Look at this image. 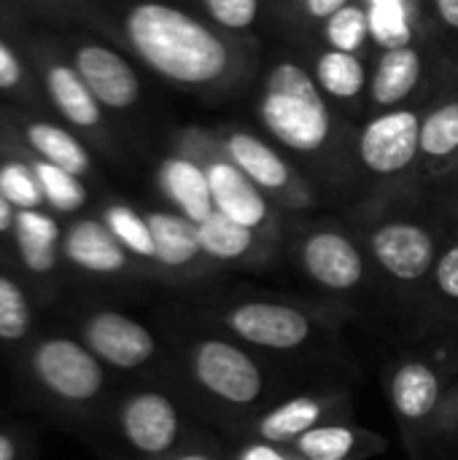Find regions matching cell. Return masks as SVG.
Wrapping results in <instances>:
<instances>
[{
	"label": "cell",
	"mask_w": 458,
	"mask_h": 460,
	"mask_svg": "<svg viewBox=\"0 0 458 460\" xmlns=\"http://www.w3.org/2000/svg\"><path fill=\"white\" fill-rule=\"evenodd\" d=\"M24 137H27V146L46 162L73 172V175H86L92 162H89V154L86 148L78 143V137H73L67 129L51 124V121H30L24 127Z\"/></svg>",
	"instance_id": "7402d4cb"
},
{
	"label": "cell",
	"mask_w": 458,
	"mask_h": 460,
	"mask_svg": "<svg viewBox=\"0 0 458 460\" xmlns=\"http://www.w3.org/2000/svg\"><path fill=\"white\" fill-rule=\"evenodd\" d=\"M73 67L86 81V86L100 100V105L130 108L138 100L140 86H138L135 70L127 65V59H121L111 49L97 46V43H86L76 51Z\"/></svg>",
	"instance_id": "9a60e30c"
},
{
	"label": "cell",
	"mask_w": 458,
	"mask_h": 460,
	"mask_svg": "<svg viewBox=\"0 0 458 460\" xmlns=\"http://www.w3.org/2000/svg\"><path fill=\"white\" fill-rule=\"evenodd\" d=\"M11 372L19 399L78 439L89 434L119 385L70 329H38Z\"/></svg>",
	"instance_id": "7a4b0ae2"
},
{
	"label": "cell",
	"mask_w": 458,
	"mask_h": 460,
	"mask_svg": "<svg viewBox=\"0 0 458 460\" xmlns=\"http://www.w3.org/2000/svg\"><path fill=\"white\" fill-rule=\"evenodd\" d=\"M294 447L308 460H373L389 450V439L346 418L308 431Z\"/></svg>",
	"instance_id": "2e32d148"
},
{
	"label": "cell",
	"mask_w": 458,
	"mask_h": 460,
	"mask_svg": "<svg viewBox=\"0 0 458 460\" xmlns=\"http://www.w3.org/2000/svg\"><path fill=\"white\" fill-rule=\"evenodd\" d=\"M213 19L224 27H248L256 16V0H205Z\"/></svg>",
	"instance_id": "74e56055"
},
{
	"label": "cell",
	"mask_w": 458,
	"mask_h": 460,
	"mask_svg": "<svg viewBox=\"0 0 458 460\" xmlns=\"http://www.w3.org/2000/svg\"><path fill=\"white\" fill-rule=\"evenodd\" d=\"M197 232H200V245H202V253L208 259H216V261H238V259H246L256 243V234L251 226H243L238 221H232L229 216L213 210L205 221L197 224Z\"/></svg>",
	"instance_id": "603a6c76"
},
{
	"label": "cell",
	"mask_w": 458,
	"mask_h": 460,
	"mask_svg": "<svg viewBox=\"0 0 458 460\" xmlns=\"http://www.w3.org/2000/svg\"><path fill=\"white\" fill-rule=\"evenodd\" d=\"M208 181H211V194H213V205L219 213L251 229L265 224L267 202L238 164H224V162L213 164L208 170Z\"/></svg>",
	"instance_id": "ac0fdd59"
},
{
	"label": "cell",
	"mask_w": 458,
	"mask_h": 460,
	"mask_svg": "<svg viewBox=\"0 0 458 460\" xmlns=\"http://www.w3.org/2000/svg\"><path fill=\"white\" fill-rule=\"evenodd\" d=\"M46 92L54 108L76 127H97L100 124V100L92 94L86 81L78 75L73 65L54 62L46 70Z\"/></svg>",
	"instance_id": "ffe728a7"
},
{
	"label": "cell",
	"mask_w": 458,
	"mask_h": 460,
	"mask_svg": "<svg viewBox=\"0 0 458 460\" xmlns=\"http://www.w3.org/2000/svg\"><path fill=\"white\" fill-rule=\"evenodd\" d=\"M458 148V102L443 105L421 124V151L445 156Z\"/></svg>",
	"instance_id": "d6a6232c"
},
{
	"label": "cell",
	"mask_w": 458,
	"mask_h": 460,
	"mask_svg": "<svg viewBox=\"0 0 458 460\" xmlns=\"http://www.w3.org/2000/svg\"><path fill=\"white\" fill-rule=\"evenodd\" d=\"M367 32H370V19L356 5H343L340 11H335L329 16V24H327L329 43L335 49L351 51V54L362 46V40L367 38Z\"/></svg>",
	"instance_id": "836d02e7"
},
{
	"label": "cell",
	"mask_w": 458,
	"mask_h": 460,
	"mask_svg": "<svg viewBox=\"0 0 458 460\" xmlns=\"http://www.w3.org/2000/svg\"><path fill=\"white\" fill-rule=\"evenodd\" d=\"M354 377L356 375L348 367L319 372L281 394L262 412H256L235 437L227 439L248 437L294 445L300 437L324 423L354 418Z\"/></svg>",
	"instance_id": "ba28073f"
},
{
	"label": "cell",
	"mask_w": 458,
	"mask_h": 460,
	"mask_svg": "<svg viewBox=\"0 0 458 460\" xmlns=\"http://www.w3.org/2000/svg\"><path fill=\"white\" fill-rule=\"evenodd\" d=\"M62 229L46 210H16L13 218V259L32 286H46L54 280L62 259Z\"/></svg>",
	"instance_id": "7c38bea8"
},
{
	"label": "cell",
	"mask_w": 458,
	"mask_h": 460,
	"mask_svg": "<svg viewBox=\"0 0 458 460\" xmlns=\"http://www.w3.org/2000/svg\"><path fill=\"white\" fill-rule=\"evenodd\" d=\"M208 426L175 377L119 380L84 437L103 460H157Z\"/></svg>",
	"instance_id": "3957f363"
},
{
	"label": "cell",
	"mask_w": 458,
	"mask_h": 460,
	"mask_svg": "<svg viewBox=\"0 0 458 460\" xmlns=\"http://www.w3.org/2000/svg\"><path fill=\"white\" fill-rule=\"evenodd\" d=\"M0 460H40L32 426L5 412H0Z\"/></svg>",
	"instance_id": "e575fe53"
},
{
	"label": "cell",
	"mask_w": 458,
	"mask_h": 460,
	"mask_svg": "<svg viewBox=\"0 0 458 460\" xmlns=\"http://www.w3.org/2000/svg\"><path fill=\"white\" fill-rule=\"evenodd\" d=\"M162 186L170 199L184 210V216L194 224L205 221L216 210L208 172H202L186 159H170L162 164Z\"/></svg>",
	"instance_id": "44dd1931"
},
{
	"label": "cell",
	"mask_w": 458,
	"mask_h": 460,
	"mask_svg": "<svg viewBox=\"0 0 458 460\" xmlns=\"http://www.w3.org/2000/svg\"><path fill=\"white\" fill-rule=\"evenodd\" d=\"M105 226L113 232V237L127 248L132 259L154 261L157 264V248H154V234L148 226V218L138 216L127 205H111L103 216Z\"/></svg>",
	"instance_id": "83f0119b"
},
{
	"label": "cell",
	"mask_w": 458,
	"mask_h": 460,
	"mask_svg": "<svg viewBox=\"0 0 458 460\" xmlns=\"http://www.w3.org/2000/svg\"><path fill=\"white\" fill-rule=\"evenodd\" d=\"M418 75H421V59L413 49L408 46L389 49V54L381 59V67L375 73L373 94L383 105L400 102L402 97L413 92V86L418 84Z\"/></svg>",
	"instance_id": "d4e9b609"
},
{
	"label": "cell",
	"mask_w": 458,
	"mask_h": 460,
	"mask_svg": "<svg viewBox=\"0 0 458 460\" xmlns=\"http://www.w3.org/2000/svg\"><path fill=\"white\" fill-rule=\"evenodd\" d=\"M148 226L157 248V267L162 270H186L200 259H208L200 245L197 224L186 216L173 213H148Z\"/></svg>",
	"instance_id": "d6986e66"
},
{
	"label": "cell",
	"mask_w": 458,
	"mask_h": 460,
	"mask_svg": "<svg viewBox=\"0 0 458 460\" xmlns=\"http://www.w3.org/2000/svg\"><path fill=\"white\" fill-rule=\"evenodd\" d=\"M229 154H232L235 164L251 181H256L262 189H281V186H286L289 167L262 140H256L251 135H232L229 137Z\"/></svg>",
	"instance_id": "cb8c5ba5"
},
{
	"label": "cell",
	"mask_w": 458,
	"mask_h": 460,
	"mask_svg": "<svg viewBox=\"0 0 458 460\" xmlns=\"http://www.w3.org/2000/svg\"><path fill=\"white\" fill-rule=\"evenodd\" d=\"M432 313L429 318L458 323V243L437 253L435 270L429 275Z\"/></svg>",
	"instance_id": "f1b7e54d"
},
{
	"label": "cell",
	"mask_w": 458,
	"mask_h": 460,
	"mask_svg": "<svg viewBox=\"0 0 458 460\" xmlns=\"http://www.w3.org/2000/svg\"><path fill=\"white\" fill-rule=\"evenodd\" d=\"M456 385L458 323L429 318L408 340L389 345L381 361V388L408 456L416 453Z\"/></svg>",
	"instance_id": "5b68a950"
},
{
	"label": "cell",
	"mask_w": 458,
	"mask_h": 460,
	"mask_svg": "<svg viewBox=\"0 0 458 460\" xmlns=\"http://www.w3.org/2000/svg\"><path fill=\"white\" fill-rule=\"evenodd\" d=\"M67 329L119 377H175L173 353L157 323H146L119 307L89 305L76 310Z\"/></svg>",
	"instance_id": "52a82bcc"
},
{
	"label": "cell",
	"mask_w": 458,
	"mask_h": 460,
	"mask_svg": "<svg viewBox=\"0 0 458 460\" xmlns=\"http://www.w3.org/2000/svg\"><path fill=\"white\" fill-rule=\"evenodd\" d=\"M0 191L16 210H35V208L46 205L35 167L16 162V159L0 164Z\"/></svg>",
	"instance_id": "1f68e13d"
},
{
	"label": "cell",
	"mask_w": 458,
	"mask_h": 460,
	"mask_svg": "<svg viewBox=\"0 0 458 460\" xmlns=\"http://www.w3.org/2000/svg\"><path fill=\"white\" fill-rule=\"evenodd\" d=\"M370 251L381 272L408 288L429 283V275L437 261L435 237L424 226L405 221H391L375 229L370 237Z\"/></svg>",
	"instance_id": "8fae6325"
},
{
	"label": "cell",
	"mask_w": 458,
	"mask_h": 460,
	"mask_svg": "<svg viewBox=\"0 0 458 460\" xmlns=\"http://www.w3.org/2000/svg\"><path fill=\"white\" fill-rule=\"evenodd\" d=\"M227 460H308L294 445L267 439H229Z\"/></svg>",
	"instance_id": "8d00e7d4"
},
{
	"label": "cell",
	"mask_w": 458,
	"mask_h": 460,
	"mask_svg": "<svg viewBox=\"0 0 458 460\" xmlns=\"http://www.w3.org/2000/svg\"><path fill=\"white\" fill-rule=\"evenodd\" d=\"M370 35L386 49H402L410 40L408 11L402 0H370Z\"/></svg>",
	"instance_id": "4dcf8cb0"
},
{
	"label": "cell",
	"mask_w": 458,
	"mask_h": 460,
	"mask_svg": "<svg viewBox=\"0 0 458 460\" xmlns=\"http://www.w3.org/2000/svg\"><path fill=\"white\" fill-rule=\"evenodd\" d=\"M35 175L40 181V191H43V202L54 210V213H78L86 205V189L81 183L78 175L46 162V159H35L32 162Z\"/></svg>",
	"instance_id": "484cf974"
},
{
	"label": "cell",
	"mask_w": 458,
	"mask_h": 460,
	"mask_svg": "<svg viewBox=\"0 0 458 460\" xmlns=\"http://www.w3.org/2000/svg\"><path fill=\"white\" fill-rule=\"evenodd\" d=\"M127 35L154 70L181 84L213 81L227 67L224 43L192 16L162 3L135 5L127 13Z\"/></svg>",
	"instance_id": "8992f818"
},
{
	"label": "cell",
	"mask_w": 458,
	"mask_h": 460,
	"mask_svg": "<svg viewBox=\"0 0 458 460\" xmlns=\"http://www.w3.org/2000/svg\"><path fill=\"white\" fill-rule=\"evenodd\" d=\"M24 78V67H22V59L16 57V51L0 38V89L8 92V89H16Z\"/></svg>",
	"instance_id": "f35d334b"
},
{
	"label": "cell",
	"mask_w": 458,
	"mask_h": 460,
	"mask_svg": "<svg viewBox=\"0 0 458 460\" xmlns=\"http://www.w3.org/2000/svg\"><path fill=\"white\" fill-rule=\"evenodd\" d=\"M305 275L332 296H354L367 283V259L359 245L340 232H313L300 245Z\"/></svg>",
	"instance_id": "30bf717a"
},
{
	"label": "cell",
	"mask_w": 458,
	"mask_h": 460,
	"mask_svg": "<svg viewBox=\"0 0 458 460\" xmlns=\"http://www.w3.org/2000/svg\"><path fill=\"white\" fill-rule=\"evenodd\" d=\"M319 81L335 97H356L364 89V67L351 51H327L319 59Z\"/></svg>",
	"instance_id": "f546056e"
},
{
	"label": "cell",
	"mask_w": 458,
	"mask_h": 460,
	"mask_svg": "<svg viewBox=\"0 0 458 460\" xmlns=\"http://www.w3.org/2000/svg\"><path fill=\"white\" fill-rule=\"evenodd\" d=\"M437 8H440L443 19L458 30V0H437Z\"/></svg>",
	"instance_id": "b9f144b4"
},
{
	"label": "cell",
	"mask_w": 458,
	"mask_h": 460,
	"mask_svg": "<svg viewBox=\"0 0 458 460\" xmlns=\"http://www.w3.org/2000/svg\"><path fill=\"white\" fill-rule=\"evenodd\" d=\"M154 323L173 353L175 380L202 420L224 437H235L256 412L297 383L327 372L265 356L202 313H170L154 318Z\"/></svg>",
	"instance_id": "6da1fadb"
},
{
	"label": "cell",
	"mask_w": 458,
	"mask_h": 460,
	"mask_svg": "<svg viewBox=\"0 0 458 460\" xmlns=\"http://www.w3.org/2000/svg\"><path fill=\"white\" fill-rule=\"evenodd\" d=\"M410 460H458V385L435 415Z\"/></svg>",
	"instance_id": "4316f807"
},
{
	"label": "cell",
	"mask_w": 458,
	"mask_h": 460,
	"mask_svg": "<svg viewBox=\"0 0 458 460\" xmlns=\"http://www.w3.org/2000/svg\"><path fill=\"white\" fill-rule=\"evenodd\" d=\"M421 148V121L410 111L386 113L362 132V159L375 172H397L413 162Z\"/></svg>",
	"instance_id": "5bb4252c"
},
{
	"label": "cell",
	"mask_w": 458,
	"mask_h": 460,
	"mask_svg": "<svg viewBox=\"0 0 458 460\" xmlns=\"http://www.w3.org/2000/svg\"><path fill=\"white\" fill-rule=\"evenodd\" d=\"M13 218H16V208L0 191V237H8L13 232Z\"/></svg>",
	"instance_id": "ab89813d"
},
{
	"label": "cell",
	"mask_w": 458,
	"mask_h": 460,
	"mask_svg": "<svg viewBox=\"0 0 458 460\" xmlns=\"http://www.w3.org/2000/svg\"><path fill=\"white\" fill-rule=\"evenodd\" d=\"M208 321L248 348L294 367L332 369L351 367V350L340 340V318L305 302L278 296H232L202 310Z\"/></svg>",
	"instance_id": "277c9868"
},
{
	"label": "cell",
	"mask_w": 458,
	"mask_h": 460,
	"mask_svg": "<svg viewBox=\"0 0 458 460\" xmlns=\"http://www.w3.org/2000/svg\"><path fill=\"white\" fill-rule=\"evenodd\" d=\"M343 5H348V0H308V11L313 16H332Z\"/></svg>",
	"instance_id": "60d3db41"
},
{
	"label": "cell",
	"mask_w": 458,
	"mask_h": 460,
	"mask_svg": "<svg viewBox=\"0 0 458 460\" xmlns=\"http://www.w3.org/2000/svg\"><path fill=\"white\" fill-rule=\"evenodd\" d=\"M262 119L281 143L297 151H313L329 135V113L316 84L292 62L273 70L262 100Z\"/></svg>",
	"instance_id": "9c48e42d"
},
{
	"label": "cell",
	"mask_w": 458,
	"mask_h": 460,
	"mask_svg": "<svg viewBox=\"0 0 458 460\" xmlns=\"http://www.w3.org/2000/svg\"><path fill=\"white\" fill-rule=\"evenodd\" d=\"M62 259L92 278H121L132 264V256L113 237L105 221L94 218H81L65 229Z\"/></svg>",
	"instance_id": "4fadbf2b"
},
{
	"label": "cell",
	"mask_w": 458,
	"mask_h": 460,
	"mask_svg": "<svg viewBox=\"0 0 458 460\" xmlns=\"http://www.w3.org/2000/svg\"><path fill=\"white\" fill-rule=\"evenodd\" d=\"M227 456H229V439L219 429L202 426L181 447L157 460H227Z\"/></svg>",
	"instance_id": "d590c367"
},
{
	"label": "cell",
	"mask_w": 458,
	"mask_h": 460,
	"mask_svg": "<svg viewBox=\"0 0 458 460\" xmlns=\"http://www.w3.org/2000/svg\"><path fill=\"white\" fill-rule=\"evenodd\" d=\"M38 332V299L11 272L0 270V356L8 367Z\"/></svg>",
	"instance_id": "e0dca14e"
}]
</instances>
